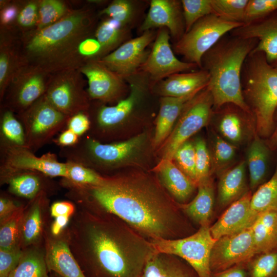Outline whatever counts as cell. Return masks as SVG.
<instances>
[{
    "label": "cell",
    "mask_w": 277,
    "mask_h": 277,
    "mask_svg": "<svg viewBox=\"0 0 277 277\" xmlns=\"http://www.w3.org/2000/svg\"><path fill=\"white\" fill-rule=\"evenodd\" d=\"M227 34L202 58L201 69L209 75L207 88L213 97V109L230 103L252 114L242 94L241 73L246 58L258 41Z\"/></svg>",
    "instance_id": "4"
},
{
    "label": "cell",
    "mask_w": 277,
    "mask_h": 277,
    "mask_svg": "<svg viewBox=\"0 0 277 277\" xmlns=\"http://www.w3.org/2000/svg\"><path fill=\"white\" fill-rule=\"evenodd\" d=\"M78 69L87 80L92 101L104 104L118 101L125 89V80L98 60L87 61Z\"/></svg>",
    "instance_id": "17"
},
{
    "label": "cell",
    "mask_w": 277,
    "mask_h": 277,
    "mask_svg": "<svg viewBox=\"0 0 277 277\" xmlns=\"http://www.w3.org/2000/svg\"><path fill=\"white\" fill-rule=\"evenodd\" d=\"M214 277H247V273L245 269L239 265L216 272Z\"/></svg>",
    "instance_id": "57"
},
{
    "label": "cell",
    "mask_w": 277,
    "mask_h": 277,
    "mask_svg": "<svg viewBox=\"0 0 277 277\" xmlns=\"http://www.w3.org/2000/svg\"><path fill=\"white\" fill-rule=\"evenodd\" d=\"M65 239L82 269L93 277H139L156 252L150 240L116 216L84 208Z\"/></svg>",
    "instance_id": "2"
},
{
    "label": "cell",
    "mask_w": 277,
    "mask_h": 277,
    "mask_svg": "<svg viewBox=\"0 0 277 277\" xmlns=\"http://www.w3.org/2000/svg\"><path fill=\"white\" fill-rule=\"evenodd\" d=\"M1 181L8 185L10 193L17 196L32 200L51 187V177L41 172L26 170L0 168Z\"/></svg>",
    "instance_id": "22"
},
{
    "label": "cell",
    "mask_w": 277,
    "mask_h": 277,
    "mask_svg": "<svg viewBox=\"0 0 277 277\" xmlns=\"http://www.w3.org/2000/svg\"><path fill=\"white\" fill-rule=\"evenodd\" d=\"M213 100L206 87L184 106L179 121L165 143L163 159L172 160L176 150L209 123L213 112Z\"/></svg>",
    "instance_id": "10"
},
{
    "label": "cell",
    "mask_w": 277,
    "mask_h": 277,
    "mask_svg": "<svg viewBox=\"0 0 277 277\" xmlns=\"http://www.w3.org/2000/svg\"><path fill=\"white\" fill-rule=\"evenodd\" d=\"M156 27L167 28L176 42L182 37L185 33V25L181 1H151L140 30L144 32Z\"/></svg>",
    "instance_id": "18"
},
{
    "label": "cell",
    "mask_w": 277,
    "mask_h": 277,
    "mask_svg": "<svg viewBox=\"0 0 277 277\" xmlns=\"http://www.w3.org/2000/svg\"><path fill=\"white\" fill-rule=\"evenodd\" d=\"M136 12L134 3L128 0H114L100 11L98 16H106L128 28Z\"/></svg>",
    "instance_id": "42"
},
{
    "label": "cell",
    "mask_w": 277,
    "mask_h": 277,
    "mask_svg": "<svg viewBox=\"0 0 277 277\" xmlns=\"http://www.w3.org/2000/svg\"><path fill=\"white\" fill-rule=\"evenodd\" d=\"M129 34L128 28L107 17L96 27L94 36L101 46L99 59L124 43ZM98 59V60H99Z\"/></svg>",
    "instance_id": "34"
},
{
    "label": "cell",
    "mask_w": 277,
    "mask_h": 277,
    "mask_svg": "<svg viewBox=\"0 0 277 277\" xmlns=\"http://www.w3.org/2000/svg\"><path fill=\"white\" fill-rule=\"evenodd\" d=\"M241 87L244 101L254 116L256 134H271L277 110V70L262 52H251L242 70Z\"/></svg>",
    "instance_id": "5"
},
{
    "label": "cell",
    "mask_w": 277,
    "mask_h": 277,
    "mask_svg": "<svg viewBox=\"0 0 277 277\" xmlns=\"http://www.w3.org/2000/svg\"><path fill=\"white\" fill-rule=\"evenodd\" d=\"M162 184L179 204H184L193 194L197 184L187 176L172 160L162 159L156 168Z\"/></svg>",
    "instance_id": "23"
},
{
    "label": "cell",
    "mask_w": 277,
    "mask_h": 277,
    "mask_svg": "<svg viewBox=\"0 0 277 277\" xmlns=\"http://www.w3.org/2000/svg\"><path fill=\"white\" fill-rule=\"evenodd\" d=\"M0 152V168L35 171L51 177L67 176L66 162H59L54 153L48 152L37 156L26 147L9 148Z\"/></svg>",
    "instance_id": "16"
},
{
    "label": "cell",
    "mask_w": 277,
    "mask_h": 277,
    "mask_svg": "<svg viewBox=\"0 0 277 277\" xmlns=\"http://www.w3.org/2000/svg\"><path fill=\"white\" fill-rule=\"evenodd\" d=\"M277 11V0H248L244 24L264 18Z\"/></svg>",
    "instance_id": "49"
},
{
    "label": "cell",
    "mask_w": 277,
    "mask_h": 277,
    "mask_svg": "<svg viewBox=\"0 0 277 277\" xmlns=\"http://www.w3.org/2000/svg\"><path fill=\"white\" fill-rule=\"evenodd\" d=\"M51 74L26 64L14 75L8 86L1 106L18 114L43 96Z\"/></svg>",
    "instance_id": "12"
},
{
    "label": "cell",
    "mask_w": 277,
    "mask_h": 277,
    "mask_svg": "<svg viewBox=\"0 0 277 277\" xmlns=\"http://www.w3.org/2000/svg\"><path fill=\"white\" fill-rule=\"evenodd\" d=\"M248 0H212L214 14L231 22L244 24Z\"/></svg>",
    "instance_id": "43"
},
{
    "label": "cell",
    "mask_w": 277,
    "mask_h": 277,
    "mask_svg": "<svg viewBox=\"0 0 277 277\" xmlns=\"http://www.w3.org/2000/svg\"><path fill=\"white\" fill-rule=\"evenodd\" d=\"M250 277L277 276V248L258 254L249 265Z\"/></svg>",
    "instance_id": "45"
},
{
    "label": "cell",
    "mask_w": 277,
    "mask_h": 277,
    "mask_svg": "<svg viewBox=\"0 0 277 277\" xmlns=\"http://www.w3.org/2000/svg\"><path fill=\"white\" fill-rule=\"evenodd\" d=\"M229 33L242 38L257 39L258 44L251 52H263L271 65L277 60V14L244 24Z\"/></svg>",
    "instance_id": "20"
},
{
    "label": "cell",
    "mask_w": 277,
    "mask_h": 277,
    "mask_svg": "<svg viewBox=\"0 0 277 277\" xmlns=\"http://www.w3.org/2000/svg\"><path fill=\"white\" fill-rule=\"evenodd\" d=\"M70 216H61L55 218L52 224L51 231L54 236L58 235L68 225Z\"/></svg>",
    "instance_id": "58"
},
{
    "label": "cell",
    "mask_w": 277,
    "mask_h": 277,
    "mask_svg": "<svg viewBox=\"0 0 277 277\" xmlns=\"http://www.w3.org/2000/svg\"><path fill=\"white\" fill-rule=\"evenodd\" d=\"M246 161L221 173L217 187V200L223 207L230 205L243 196L247 190Z\"/></svg>",
    "instance_id": "28"
},
{
    "label": "cell",
    "mask_w": 277,
    "mask_h": 277,
    "mask_svg": "<svg viewBox=\"0 0 277 277\" xmlns=\"http://www.w3.org/2000/svg\"><path fill=\"white\" fill-rule=\"evenodd\" d=\"M97 16L91 7L84 6L51 25L22 34L26 62L50 74L78 69L84 64L78 46L84 39L94 35Z\"/></svg>",
    "instance_id": "3"
},
{
    "label": "cell",
    "mask_w": 277,
    "mask_h": 277,
    "mask_svg": "<svg viewBox=\"0 0 277 277\" xmlns=\"http://www.w3.org/2000/svg\"><path fill=\"white\" fill-rule=\"evenodd\" d=\"M13 147H26L24 129L16 114L1 106L0 150Z\"/></svg>",
    "instance_id": "35"
},
{
    "label": "cell",
    "mask_w": 277,
    "mask_h": 277,
    "mask_svg": "<svg viewBox=\"0 0 277 277\" xmlns=\"http://www.w3.org/2000/svg\"><path fill=\"white\" fill-rule=\"evenodd\" d=\"M195 94L180 97H161L153 138L154 147H156L161 145L166 137L169 136L172 128L175 122L179 118L185 104Z\"/></svg>",
    "instance_id": "30"
},
{
    "label": "cell",
    "mask_w": 277,
    "mask_h": 277,
    "mask_svg": "<svg viewBox=\"0 0 277 277\" xmlns=\"http://www.w3.org/2000/svg\"><path fill=\"white\" fill-rule=\"evenodd\" d=\"M183 260L173 254L156 252L148 259L139 277H198Z\"/></svg>",
    "instance_id": "27"
},
{
    "label": "cell",
    "mask_w": 277,
    "mask_h": 277,
    "mask_svg": "<svg viewBox=\"0 0 277 277\" xmlns=\"http://www.w3.org/2000/svg\"><path fill=\"white\" fill-rule=\"evenodd\" d=\"M21 247L0 249V277H8L17 266L23 254Z\"/></svg>",
    "instance_id": "51"
},
{
    "label": "cell",
    "mask_w": 277,
    "mask_h": 277,
    "mask_svg": "<svg viewBox=\"0 0 277 277\" xmlns=\"http://www.w3.org/2000/svg\"><path fill=\"white\" fill-rule=\"evenodd\" d=\"M22 34L15 28L0 29V101L16 73L26 62Z\"/></svg>",
    "instance_id": "19"
},
{
    "label": "cell",
    "mask_w": 277,
    "mask_h": 277,
    "mask_svg": "<svg viewBox=\"0 0 277 277\" xmlns=\"http://www.w3.org/2000/svg\"><path fill=\"white\" fill-rule=\"evenodd\" d=\"M185 25V32L201 18L214 14L212 0L181 1Z\"/></svg>",
    "instance_id": "44"
},
{
    "label": "cell",
    "mask_w": 277,
    "mask_h": 277,
    "mask_svg": "<svg viewBox=\"0 0 277 277\" xmlns=\"http://www.w3.org/2000/svg\"><path fill=\"white\" fill-rule=\"evenodd\" d=\"M172 160L187 176L197 184L194 143L187 141L183 144L175 151Z\"/></svg>",
    "instance_id": "47"
},
{
    "label": "cell",
    "mask_w": 277,
    "mask_h": 277,
    "mask_svg": "<svg viewBox=\"0 0 277 277\" xmlns=\"http://www.w3.org/2000/svg\"><path fill=\"white\" fill-rule=\"evenodd\" d=\"M38 4L39 0L21 1L15 28L22 34L36 28L38 18Z\"/></svg>",
    "instance_id": "46"
},
{
    "label": "cell",
    "mask_w": 277,
    "mask_h": 277,
    "mask_svg": "<svg viewBox=\"0 0 277 277\" xmlns=\"http://www.w3.org/2000/svg\"><path fill=\"white\" fill-rule=\"evenodd\" d=\"M276 277H277V276Z\"/></svg>",
    "instance_id": "61"
},
{
    "label": "cell",
    "mask_w": 277,
    "mask_h": 277,
    "mask_svg": "<svg viewBox=\"0 0 277 277\" xmlns=\"http://www.w3.org/2000/svg\"><path fill=\"white\" fill-rule=\"evenodd\" d=\"M217 117V128L222 137L235 145L242 144L246 138L248 120L254 117L233 104H226L214 109Z\"/></svg>",
    "instance_id": "26"
},
{
    "label": "cell",
    "mask_w": 277,
    "mask_h": 277,
    "mask_svg": "<svg viewBox=\"0 0 277 277\" xmlns=\"http://www.w3.org/2000/svg\"><path fill=\"white\" fill-rule=\"evenodd\" d=\"M67 176L64 178L69 182L80 186H96L105 180L103 176L95 170L76 163L66 161Z\"/></svg>",
    "instance_id": "40"
},
{
    "label": "cell",
    "mask_w": 277,
    "mask_h": 277,
    "mask_svg": "<svg viewBox=\"0 0 277 277\" xmlns=\"http://www.w3.org/2000/svg\"><path fill=\"white\" fill-rule=\"evenodd\" d=\"M154 38L151 30L145 31L97 60L125 80L139 71L149 54L146 48Z\"/></svg>",
    "instance_id": "15"
},
{
    "label": "cell",
    "mask_w": 277,
    "mask_h": 277,
    "mask_svg": "<svg viewBox=\"0 0 277 277\" xmlns=\"http://www.w3.org/2000/svg\"><path fill=\"white\" fill-rule=\"evenodd\" d=\"M85 86L78 69H67L51 74L44 96L55 108L70 117L90 108L92 100Z\"/></svg>",
    "instance_id": "9"
},
{
    "label": "cell",
    "mask_w": 277,
    "mask_h": 277,
    "mask_svg": "<svg viewBox=\"0 0 277 277\" xmlns=\"http://www.w3.org/2000/svg\"><path fill=\"white\" fill-rule=\"evenodd\" d=\"M67 195L83 208L112 214L149 240L189 235L179 204L159 180L145 173L106 176L96 186L66 181Z\"/></svg>",
    "instance_id": "1"
},
{
    "label": "cell",
    "mask_w": 277,
    "mask_h": 277,
    "mask_svg": "<svg viewBox=\"0 0 277 277\" xmlns=\"http://www.w3.org/2000/svg\"><path fill=\"white\" fill-rule=\"evenodd\" d=\"M90 125V120L87 112H80L69 117L66 129L71 130L81 137L88 133Z\"/></svg>",
    "instance_id": "53"
},
{
    "label": "cell",
    "mask_w": 277,
    "mask_h": 277,
    "mask_svg": "<svg viewBox=\"0 0 277 277\" xmlns=\"http://www.w3.org/2000/svg\"><path fill=\"white\" fill-rule=\"evenodd\" d=\"M209 82V73L203 69L175 73L159 82V93L175 97L193 95L207 87Z\"/></svg>",
    "instance_id": "24"
},
{
    "label": "cell",
    "mask_w": 277,
    "mask_h": 277,
    "mask_svg": "<svg viewBox=\"0 0 277 277\" xmlns=\"http://www.w3.org/2000/svg\"><path fill=\"white\" fill-rule=\"evenodd\" d=\"M275 138H276V142H277V128H276V132H275Z\"/></svg>",
    "instance_id": "60"
},
{
    "label": "cell",
    "mask_w": 277,
    "mask_h": 277,
    "mask_svg": "<svg viewBox=\"0 0 277 277\" xmlns=\"http://www.w3.org/2000/svg\"><path fill=\"white\" fill-rule=\"evenodd\" d=\"M212 160V171L213 170L222 173L233 160L236 151L235 145L219 135H215L213 140Z\"/></svg>",
    "instance_id": "41"
},
{
    "label": "cell",
    "mask_w": 277,
    "mask_h": 277,
    "mask_svg": "<svg viewBox=\"0 0 277 277\" xmlns=\"http://www.w3.org/2000/svg\"><path fill=\"white\" fill-rule=\"evenodd\" d=\"M101 46L94 35L84 39L80 43L78 48V55L84 63L92 60H98Z\"/></svg>",
    "instance_id": "52"
},
{
    "label": "cell",
    "mask_w": 277,
    "mask_h": 277,
    "mask_svg": "<svg viewBox=\"0 0 277 277\" xmlns=\"http://www.w3.org/2000/svg\"><path fill=\"white\" fill-rule=\"evenodd\" d=\"M195 151V171L196 183L210 178L212 171V160L205 140L197 138L194 143Z\"/></svg>",
    "instance_id": "48"
},
{
    "label": "cell",
    "mask_w": 277,
    "mask_h": 277,
    "mask_svg": "<svg viewBox=\"0 0 277 277\" xmlns=\"http://www.w3.org/2000/svg\"><path fill=\"white\" fill-rule=\"evenodd\" d=\"M21 206L15 201L5 195L0 198V221L2 222L10 216Z\"/></svg>",
    "instance_id": "56"
},
{
    "label": "cell",
    "mask_w": 277,
    "mask_h": 277,
    "mask_svg": "<svg viewBox=\"0 0 277 277\" xmlns=\"http://www.w3.org/2000/svg\"><path fill=\"white\" fill-rule=\"evenodd\" d=\"M80 137L71 130L65 129L60 133L53 142L60 147L72 146L77 143Z\"/></svg>",
    "instance_id": "55"
},
{
    "label": "cell",
    "mask_w": 277,
    "mask_h": 277,
    "mask_svg": "<svg viewBox=\"0 0 277 277\" xmlns=\"http://www.w3.org/2000/svg\"><path fill=\"white\" fill-rule=\"evenodd\" d=\"M214 202V188L210 177L198 184L197 192L192 201L179 204L184 214L201 227L210 226Z\"/></svg>",
    "instance_id": "29"
},
{
    "label": "cell",
    "mask_w": 277,
    "mask_h": 277,
    "mask_svg": "<svg viewBox=\"0 0 277 277\" xmlns=\"http://www.w3.org/2000/svg\"><path fill=\"white\" fill-rule=\"evenodd\" d=\"M250 206L257 215L277 209V169L271 179L259 186L252 194Z\"/></svg>",
    "instance_id": "38"
},
{
    "label": "cell",
    "mask_w": 277,
    "mask_h": 277,
    "mask_svg": "<svg viewBox=\"0 0 277 277\" xmlns=\"http://www.w3.org/2000/svg\"><path fill=\"white\" fill-rule=\"evenodd\" d=\"M169 35L167 28H160L151 51L139 70L148 76L150 83L154 84L173 74L193 71L198 67L175 56L169 43Z\"/></svg>",
    "instance_id": "13"
},
{
    "label": "cell",
    "mask_w": 277,
    "mask_h": 277,
    "mask_svg": "<svg viewBox=\"0 0 277 277\" xmlns=\"http://www.w3.org/2000/svg\"><path fill=\"white\" fill-rule=\"evenodd\" d=\"M45 254L36 249L23 252L17 266L8 277H49Z\"/></svg>",
    "instance_id": "36"
},
{
    "label": "cell",
    "mask_w": 277,
    "mask_h": 277,
    "mask_svg": "<svg viewBox=\"0 0 277 277\" xmlns=\"http://www.w3.org/2000/svg\"><path fill=\"white\" fill-rule=\"evenodd\" d=\"M45 260L48 270L53 271L62 277H87L65 238L48 239Z\"/></svg>",
    "instance_id": "25"
},
{
    "label": "cell",
    "mask_w": 277,
    "mask_h": 277,
    "mask_svg": "<svg viewBox=\"0 0 277 277\" xmlns=\"http://www.w3.org/2000/svg\"><path fill=\"white\" fill-rule=\"evenodd\" d=\"M73 9L64 1L39 0L38 22L34 30H40L54 24Z\"/></svg>",
    "instance_id": "39"
},
{
    "label": "cell",
    "mask_w": 277,
    "mask_h": 277,
    "mask_svg": "<svg viewBox=\"0 0 277 277\" xmlns=\"http://www.w3.org/2000/svg\"><path fill=\"white\" fill-rule=\"evenodd\" d=\"M75 212V206L69 201H60L54 203L51 207L50 213L52 217L61 216H71Z\"/></svg>",
    "instance_id": "54"
},
{
    "label": "cell",
    "mask_w": 277,
    "mask_h": 277,
    "mask_svg": "<svg viewBox=\"0 0 277 277\" xmlns=\"http://www.w3.org/2000/svg\"><path fill=\"white\" fill-rule=\"evenodd\" d=\"M268 158L267 147L260 136L255 134L246 153V163L251 190L258 189L264 182L267 171Z\"/></svg>",
    "instance_id": "32"
},
{
    "label": "cell",
    "mask_w": 277,
    "mask_h": 277,
    "mask_svg": "<svg viewBox=\"0 0 277 277\" xmlns=\"http://www.w3.org/2000/svg\"><path fill=\"white\" fill-rule=\"evenodd\" d=\"M256 254L251 227L216 240L212 248L210 266L212 273L224 271L247 262Z\"/></svg>",
    "instance_id": "14"
},
{
    "label": "cell",
    "mask_w": 277,
    "mask_h": 277,
    "mask_svg": "<svg viewBox=\"0 0 277 277\" xmlns=\"http://www.w3.org/2000/svg\"><path fill=\"white\" fill-rule=\"evenodd\" d=\"M271 65L277 70V60Z\"/></svg>",
    "instance_id": "59"
},
{
    "label": "cell",
    "mask_w": 277,
    "mask_h": 277,
    "mask_svg": "<svg viewBox=\"0 0 277 277\" xmlns=\"http://www.w3.org/2000/svg\"><path fill=\"white\" fill-rule=\"evenodd\" d=\"M21 1H1L0 29L15 28Z\"/></svg>",
    "instance_id": "50"
},
{
    "label": "cell",
    "mask_w": 277,
    "mask_h": 277,
    "mask_svg": "<svg viewBox=\"0 0 277 277\" xmlns=\"http://www.w3.org/2000/svg\"><path fill=\"white\" fill-rule=\"evenodd\" d=\"M31 200L27 212L25 213L21 228V247L35 243L42 231V208L47 202V193L42 192Z\"/></svg>",
    "instance_id": "33"
},
{
    "label": "cell",
    "mask_w": 277,
    "mask_h": 277,
    "mask_svg": "<svg viewBox=\"0 0 277 277\" xmlns=\"http://www.w3.org/2000/svg\"><path fill=\"white\" fill-rule=\"evenodd\" d=\"M25 208L21 206L10 216L1 222L0 249L21 247V228Z\"/></svg>",
    "instance_id": "37"
},
{
    "label": "cell",
    "mask_w": 277,
    "mask_h": 277,
    "mask_svg": "<svg viewBox=\"0 0 277 277\" xmlns=\"http://www.w3.org/2000/svg\"><path fill=\"white\" fill-rule=\"evenodd\" d=\"M16 115L24 129L26 147L34 153L52 142L66 128L70 117L55 108L44 95Z\"/></svg>",
    "instance_id": "6"
},
{
    "label": "cell",
    "mask_w": 277,
    "mask_h": 277,
    "mask_svg": "<svg viewBox=\"0 0 277 277\" xmlns=\"http://www.w3.org/2000/svg\"><path fill=\"white\" fill-rule=\"evenodd\" d=\"M126 80L130 83L131 89L130 94L126 98L120 100L113 106H107L99 102L100 106L95 107L94 110L89 109L87 113L91 125L88 133L105 135L112 131L131 114L144 89L150 83L148 76L140 70Z\"/></svg>",
    "instance_id": "11"
},
{
    "label": "cell",
    "mask_w": 277,
    "mask_h": 277,
    "mask_svg": "<svg viewBox=\"0 0 277 277\" xmlns=\"http://www.w3.org/2000/svg\"><path fill=\"white\" fill-rule=\"evenodd\" d=\"M216 240L211 234L210 226H205L183 238L150 241L156 252L173 254L185 261L198 277H211L210 258Z\"/></svg>",
    "instance_id": "8"
},
{
    "label": "cell",
    "mask_w": 277,
    "mask_h": 277,
    "mask_svg": "<svg viewBox=\"0 0 277 277\" xmlns=\"http://www.w3.org/2000/svg\"><path fill=\"white\" fill-rule=\"evenodd\" d=\"M251 192L248 191L230 204L217 221L210 226L211 234L214 239L251 227L258 216L251 208Z\"/></svg>",
    "instance_id": "21"
},
{
    "label": "cell",
    "mask_w": 277,
    "mask_h": 277,
    "mask_svg": "<svg viewBox=\"0 0 277 277\" xmlns=\"http://www.w3.org/2000/svg\"><path fill=\"white\" fill-rule=\"evenodd\" d=\"M243 25L209 14L197 21L176 42L174 51L183 56L185 62L195 64L201 69L204 54L222 37Z\"/></svg>",
    "instance_id": "7"
},
{
    "label": "cell",
    "mask_w": 277,
    "mask_h": 277,
    "mask_svg": "<svg viewBox=\"0 0 277 277\" xmlns=\"http://www.w3.org/2000/svg\"><path fill=\"white\" fill-rule=\"evenodd\" d=\"M251 228L256 254L277 248V209L260 214Z\"/></svg>",
    "instance_id": "31"
}]
</instances>
